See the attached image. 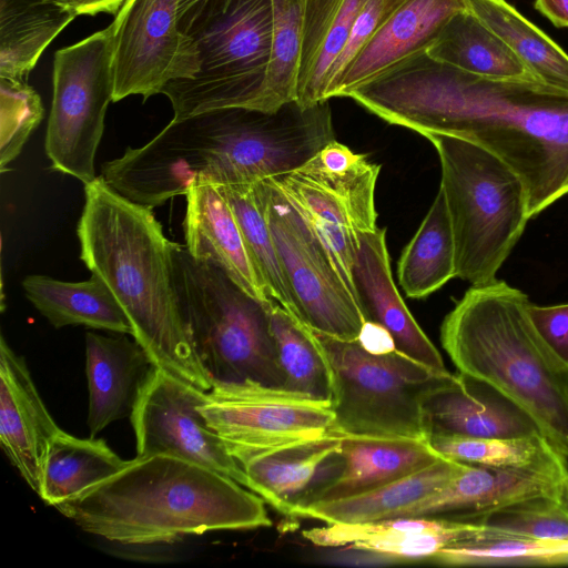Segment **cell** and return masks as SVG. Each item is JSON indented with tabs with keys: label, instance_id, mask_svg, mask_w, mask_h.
<instances>
[{
	"label": "cell",
	"instance_id": "cell-1",
	"mask_svg": "<svg viewBox=\"0 0 568 568\" xmlns=\"http://www.w3.org/2000/svg\"><path fill=\"white\" fill-rule=\"evenodd\" d=\"M348 98L424 138L448 134L490 151L523 180L530 219L568 194V92L535 80L474 75L413 54Z\"/></svg>",
	"mask_w": 568,
	"mask_h": 568
},
{
	"label": "cell",
	"instance_id": "cell-2",
	"mask_svg": "<svg viewBox=\"0 0 568 568\" xmlns=\"http://www.w3.org/2000/svg\"><path fill=\"white\" fill-rule=\"evenodd\" d=\"M77 234L82 262L111 291L153 363L210 390L213 383L196 355L175 286L174 243L152 209L128 200L99 175L84 184Z\"/></svg>",
	"mask_w": 568,
	"mask_h": 568
},
{
	"label": "cell",
	"instance_id": "cell-3",
	"mask_svg": "<svg viewBox=\"0 0 568 568\" xmlns=\"http://www.w3.org/2000/svg\"><path fill=\"white\" fill-rule=\"evenodd\" d=\"M264 499L181 457L136 456L55 506L83 531L131 546L168 545L219 530L270 527Z\"/></svg>",
	"mask_w": 568,
	"mask_h": 568
},
{
	"label": "cell",
	"instance_id": "cell-4",
	"mask_svg": "<svg viewBox=\"0 0 568 568\" xmlns=\"http://www.w3.org/2000/svg\"><path fill=\"white\" fill-rule=\"evenodd\" d=\"M520 290L495 280L470 288L440 326L458 372L504 394L568 457V364L546 343Z\"/></svg>",
	"mask_w": 568,
	"mask_h": 568
},
{
	"label": "cell",
	"instance_id": "cell-5",
	"mask_svg": "<svg viewBox=\"0 0 568 568\" xmlns=\"http://www.w3.org/2000/svg\"><path fill=\"white\" fill-rule=\"evenodd\" d=\"M425 138L440 161L456 277L471 286L490 283L530 219L527 189L506 162L475 142L438 133Z\"/></svg>",
	"mask_w": 568,
	"mask_h": 568
},
{
	"label": "cell",
	"instance_id": "cell-6",
	"mask_svg": "<svg viewBox=\"0 0 568 568\" xmlns=\"http://www.w3.org/2000/svg\"><path fill=\"white\" fill-rule=\"evenodd\" d=\"M175 286L192 342L212 383H256L282 389L271 329L273 302L240 287L216 264L173 246Z\"/></svg>",
	"mask_w": 568,
	"mask_h": 568
},
{
	"label": "cell",
	"instance_id": "cell-7",
	"mask_svg": "<svg viewBox=\"0 0 568 568\" xmlns=\"http://www.w3.org/2000/svg\"><path fill=\"white\" fill-rule=\"evenodd\" d=\"M272 23L271 0H206L183 14L180 28L196 47L199 69L161 91L173 119L225 108L261 110Z\"/></svg>",
	"mask_w": 568,
	"mask_h": 568
},
{
	"label": "cell",
	"instance_id": "cell-8",
	"mask_svg": "<svg viewBox=\"0 0 568 568\" xmlns=\"http://www.w3.org/2000/svg\"><path fill=\"white\" fill-rule=\"evenodd\" d=\"M314 334L333 375L331 434L427 439L423 400L449 372L433 371L397 349L373 354L358 339Z\"/></svg>",
	"mask_w": 568,
	"mask_h": 568
},
{
	"label": "cell",
	"instance_id": "cell-9",
	"mask_svg": "<svg viewBox=\"0 0 568 568\" xmlns=\"http://www.w3.org/2000/svg\"><path fill=\"white\" fill-rule=\"evenodd\" d=\"M379 171L366 154L333 140L303 165L266 179L320 239L356 303L353 267L361 237L378 227Z\"/></svg>",
	"mask_w": 568,
	"mask_h": 568
},
{
	"label": "cell",
	"instance_id": "cell-10",
	"mask_svg": "<svg viewBox=\"0 0 568 568\" xmlns=\"http://www.w3.org/2000/svg\"><path fill=\"white\" fill-rule=\"evenodd\" d=\"M113 102L111 30L105 28L58 50L45 134L51 168L83 184L95 178L94 158Z\"/></svg>",
	"mask_w": 568,
	"mask_h": 568
},
{
	"label": "cell",
	"instance_id": "cell-11",
	"mask_svg": "<svg viewBox=\"0 0 568 568\" xmlns=\"http://www.w3.org/2000/svg\"><path fill=\"white\" fill-rule=\"evenodd\" d=\"M266 219L301 322L312 331L357 339L365 318L316 234L298 212L263 180Z\"/></svg>",
	"mask_w": 568,
	"mask_h": 568
},
{
	"label": "cell",
	"instance_id": "cell-12",
	"mask_svg": "<svg viewBox=\"0 0 568 568\" xmlns=\"http://www.w3.org/2000/svg\"><path fill=\"white\" fill-rule=\"evenodd\" d=\"M199 412L240 462L251 453L329 433L332 406L256 383H214Z\"/></svg>",
	"mask_w": 568,
	"mask_h": 568
},
{
	"label": "cell",
	"instance_id": "cell-13",
	"mask_svg": "<svg viewBox=\"0 0 568 568\" xmlns=\"http://www.w3.org/2000/svg\"><path fill=\"white\" fill-rule=\"evenodd\" d=\"M180 0H124L111 30L113 102L148 100L199 69L192 39L180 28Z\"/></svg>",
	"mask_w": 568,
	"mask_h": 568
},
{
	"label": "cell",
	"instance_id": "cell-14",
	"mask_svg": "<svg viewBox=\"0 0 568 568\" xmlns=\"http://www.w3.org/2000/svg\"><path fill=\"white\" fill-rule=\"evenodd\" d=\"M205 393L155 365L130 416L136 456L181 457L226 475L247 488L241 464L199 412Z\"/></svg>",
	"mask_w": 568,
	"mask_h": 568
},
{
	"label": "cell",
	"instance_id": "cell-15",
	"mask_svg": "<svg viewBox=\"0 0 568 568\" xmlns=\"http://www.w3.org/2000/svg\"><path fill=\"white\" fill-rule=\"evenodd\" d=\"M61 430L49 414L24 359L0 341V443L38 495L52 439Z\"/></svg>",
	"mask_w": 568,
	"mask_h": 568
},
{
	"label": "cell",
	"instance_id": "cell-16",
	"mask_svg": "<svg viewBox=\"0 0 568 568\" xmlns=\"http://www.w3.org/2000/svg\"><path fill=\"white\" fill-rule=\"evenodd\" d=\"M426 437H516L539 432L535 422L491 385L448 373L423 400Z\"/></svg>",
	"mask_w": 568,
	"mask_h": 568
},
{
	"label": "cell",
	"instance_id": "cell-17",
	"mask_svg": "<svg viewBox=\"0 0 568 568\" xmlns=\"http://www.w3.org/2000/svg\"><path fill=\"white\" fill-rule=\"evenodd\" d=\"M481 523L396 517L364 524H327L303 531L321 547H351L393 559H432L443 549L487 534Z\"/></svg>",
	"mask_w": 568,
	"mask_h": 568
},
{
	"label": "cell",
	"instance_id": "cell-18",
	"mask_svg": "<svg viewBox=\"0 0 568 568\" xmlns=\"http://www.w3.org/2000/svg\"><path fill=\"white\" fill-rule=\"evenodd\" d=\"M353 283L365 322L385 328L398 352L433 371L448 372L438 349L419 327L396 288L385 229L377 227L361 237Z\"/></svg>",
	"mask_w": 568,
	"mask_h": 568
},
{
	"label": "cell",
	"instance_id": "cell-19",
	"mask_svg": "<svg viewBox=\"0 0 568 568\" xmlns=\"http://www.w3.org/2000/svg\"><path fill=\"white\" fill-rule=\"evenodd\" d=\"M339 442V436L328 433L248 454L239 462L247 488L278 513L293 517L332 475Z\"/></svg>",
	"mask_w": 568,
	"mask_h": 568
},
{
	"label": "cell",
	"instance_id": "cell-20",
	"mask_svg": "<svg viewBox=\"0 0 568 568\" xmlns=\"http://www.w3.org/2000/svg\"><path fill=\"white\" fill-rule=\"evenodd\" d=\"M154 366L146 351L125 334L85 333L90 438H95L111 423L131 416Z\"/></svg>",
	"mask_w": 568,
	"mask_h": 568
},
{
	"label": "cell",
	"instance_id": "cell-21",
	"mask_svg": "<svg viewBox=\"0 0 568 568\" xmlns=\"http://www.w3.org/2000/svg\"><path fill=\"white\" fill-rule=\"evenodd\" d=\"M339 440L337 468L308 504L374 490L442 457L427 439L345 435Z\"/></svg>",
	"mask_w": 568,
	"mask_h": 568
},
{
	"label": "cell",
	"instance_id": "cell-22",
	"mask_svg": "<svg viewBox=\"0 0 568 568\" xmlns=\"http://www.w3.org/2000/svg\"><path fill=\"white\" fill-rule=\"evenodd\" d=\"M561 478L464 464L440 490L413 505L400 517H435L476 523L509 504L541 495L557 496Z\"/></svg>",
	"mask_w": 568,
	"mask_h": 568
},
{
	"label": "cell",
	"instance_id": "cell-23",
	"mask_svg": "<svg viewBox=\"0 0 568 568\" xmlns=\"http://www.w3.org/2000/svg\"><path fill=\"white\" fill-rule=\"evenodd\" d=\"M464 0H405L327 93V100L347 94L402 60L426 51L447 20L465 9Z\"/></svg>",
	"mask_w": 568,
	"mask_h": 568
},
{
	"label": "cell",
	"instance_id": "cell-24",
	"mask_svg": "<svg viewBox=\"0 0 568 568\" xmlns=\"http://www.w3.org/2000/svg\"><path fill=\"white\" fill-rule=\"evenodd\" d=\"M185 196L183 230L190 254L220 266L253 297L273 302L267 296L235 215L216 185L194 183Z\"/></svg>",
	"mask_w": 568,
	"mask_h": 568
},
{
	"label": "cell",
	"instance_id": "cell-25",
	"mask_svg": "<svg viewBox=\"0 0 568 568\" xmlns=\"http://www.w3.org/2000/svg\"><path fill=\"white\" fill-rule=\"evenodd\" d=\"M462 466L463 463L442 456L430 465L374 490L308 504L296 509L293 517L326 524H364L400 517L413 505L444 488Z\"/></svg>",
	"mask_w": 568,
	"mask_h": 568
},
{
	"label": "cell",
	"instance_id": "cell-26",
	"mask_svg": "<svg viewBox=\"0 0 568 568\" xmlns=\"http://www.w3.org/2000/svg\"><path fill=\"white\" fill-rule=\"evenodd\" d=\"M366 0H305L296 101H325L329 75Z\"/></svg>",
	"mask_w": 568,
	"mask_h": 568
},
{
	"label": "cell",
	"instance_id": "cell-27",
	"mask_svg": "<svg viewBox=\"0 0 568 568\" xmlns=\"http://www.w3.org/2000/svg\"><path fill=\"white\" fill-rule=\"evenodd\" d=\"M27 298L55 328L83 325L132 335L124 312L108 286L95 275L83 282H64L47 275L22 281Z\"/></svg>",
	"mask_w": 568,
	"mask_h": 568
},
{
	"label": "cell",
	"instance_id": "cell-28",
	"mask_svg": "<svg viewBox=\"0 0 568 568\" xmlns=\"http://www.w3.org/2000/svg\"><path fill=\"white\" fill-rule=\"evenodd\" d=\"M426 52L474 75L538 81L506 42L467 8L447 20Z\"/></svg>",
	"mask_w": 568,
	"mask_h": 568
},
{
	"label": "cell",
	"instance_id": "cell-29",
	"mask_svg": "<svg viewBox=\"0 0 568 568\" xmlns=\"http://www.w3.org/2000/svg\"><path fill=\"white\" fill-rule=\"evenodd\" d=\"M439 455L494 469L532 471L562 478L567 456L540 432L516 437H464L433 435L427 438Z\"/></svg>",
	"mask_w": 568,
	"mask_h": 568
},
{
	"label": "cell",
	"instance_id": "cell-30",
	"mask_svg": "<svg viewBox=\"0 0 568 568\" xmlns=\"http://www.w3.org/2000/svg\"><path fill=\"white\" fill-rule=\"evenodd\" d=\"M74 18L41 0H0V78L27 81L45 48Z\"/></svg>",
	"mask_w": 568,
	"mask_h": 568
},
{
	"label": "cell",
	"instance_id": "cell-31",
	"mask_svg": "<svg viewBox=\"0 0 568 568\" xmlns=\"http://www.w3.org/2000/svg\"><path fill=\"white\" fill-rule=\"evenodd\" d=\"M397 277L405 294L412 298L427 297L456 277L454 234L440 187L418 230L402 252Z\"/></svg>",
	"mask_w": 568,
	"mask_h": 568
},
{
	"label": "cell",
	"instance_id": "cell-32",
	"mask_svg": "<svg viewBox=\"0 0 568 568\" xmlns=\"http://www.w3.org/2000/svg\"><path fill=\"white\" fill-rule=\"evenodd\" d=\"M541 83L568 92V53L506 0H464Z\"/></svg>",
	"mask_w": 568,
	"mask_h": 568
},
{
	"label": "cell",
	"instance_id": "cell-33",
	"mask_svg": "<svg viewBox=\"0 0 568 568\" xmlns=\"http://www.w3.org/2000/svg\"><path fill=\"white\" fill-rule=\"evenodd\" d=\"M271 329L285 377L282 389L332 406V369L314 332L275 302L271 307Z\"/></svg>",
	"mask_w": 568,
	"mask_h": 568
},
{
	"label": "cell",
	"instance_id": "cell-34",
	"mask_svg": "<svg viewBox=\"0 0 568 568\" xmlns=\"http://www.w3.org/2000/svg\"><path fill=\"white\" fill-rule=\"evenodd\" d=\"M126 460L101 438H78L60 430L45 458L39 497L55 507L116 473Z\"/></svg>",
	"mask_w": 568,
	"mask_h": 568
},
{
	"label": "cell",
	"instance_id": "cell-35",
	"mask_svg": "<svg viewBox=\"0 0 568 568\" xmlns=\"http://www.w3.org/2000/svg\"><path fill=\"white\" fill-rule=\"evenodd\" d=\"M215 185L235 215L267 296L298 318L267 223L262 181Z\"/></svg>",
	"mask_w": 568,
	"mask_h": 568
},
{
	"label": "cell",
	"instance_id": "cell-36",
	"mask_svg": "<svg viewBox=\"0 0 568 568\" xmlns=\"http://www.w3.org/2000/svg\"><path fill=\"white\" fill-rule=\"evenodd\" d=\"M489 527L485 537L447 547L430 561L449 566L568 565V544L541 541Z\"/></svg>",
	"mask_w": 568,
	"mask_h": 568
},
{
	"label": "cell",
	"instance_id": "cell-37",
	"mask_svg": "<svg viewBox=\"0 0 568 568\" xmlns=\"http://www.w3.org/2000/svg\"><path fill=\"white\" fill-rule=\"evenodd\" d=\"M272 1V40L262 111L273 112L296 100L305 0Z\"/></svg>",
	"mask_w": 568,
	"mask_h": 568
},
{
	"label": "cell",
	"instance_id": "cell-38",
	"mask_svg": "<svg viewBox=\"0 0 568 568\" xmlns=\"http://www.w3.org/2000/svg\"><path fill=\"white\" fill-rule=\"evenodd\" d=\"M476 523L541 541L568 544V510L554 495L509 504Z\"/></svg>",
	"mask_w": 568,
	"mask_h": 568
},
{
	"label": "cell",
	"instance_id": "cell-39",
	"mask_svg": "<svg viewBox=\"0 0 568 568\" xmlns=\"http://www.w3.org/2000/svg\"><path fill=\"white\" fill-rule=\"evenodd\" d=\"M44 115L38 92L27 81L0 78V168L1 172L21 152Z\"/></svg>",
	"mask_w": 568,
	"mask_h": 568
},
{
	"label": "cell",
	"instance_id": "cell-40",
	"mask_svg": "<svg viewBox=\"0 0 568 568\" xmlns=\"http://www.w3.org/2000/svg\"><path fill=\"white\" fill-rule=\"evenodd\" d=\"M405 0H366L358 12L347 41L334 63L325 98L343 72L369 42L379 27Z\"/></svg>",
	"mask_w": 568,
	"mask_h": 568
},
{
	"label": "cell",
	"instance_id": "cell-41",
	"mask_svg": "<svg viewBox=\"0 0 568 568\" xmlns=\"http://www.w3.org/2000/svg\"><path fill=\"white\" fill-rule=\"evenodd\" d=\"M528 312L538 333L568 364V303L551 306L529 303Z\"/></svg>",
	"mask_w": 568,
	"mask_h": 568
},
{
	"label": "cell",
	"instance_id": "cell-42",
	"mask_svg": "<svg viewBox=\"0 0 568 568\" xmlns=\"http://www.w3.org/2000/svg\"><path fill=\"white\" fill-rule=\"evenodd\" d=\"M63 10L79 14L95 16L98 13L116 14L124 0H41Z\"/></svg>",
	"mask_w": 568,
	"mask_h": 568
},
{
	"label": "cell",
	"instance_id": "cell-43",
	"mask_svg": "<svg viewBox=\"0 0 568 568\" xmlns=\"http://www.w3.org/2000/svg\"><path fill=\"white\" fill-rule=\"evenodd\" d=\"M357 339L366 351L373 354H386L396 349L390 334L372 322H365Z\"/></svg>",
	"mask_w": 568,
	"mask_h": 568
},
{
	"label": "cell",
	"instance_id": "cell-44",
	"mask_svg": "<svg viewBox=\"0 0 568 568\" xmlns=\"http://www.w3.org/2000/svg\"><path fill=\"white\" fill-rule=\"evenodd\" d=\"M534 6L554 26L568 28V0H535Z\"/></svg>",
	"mask_w": 568,
	"mask_h": 568
},
{
	"label": "cell",
	"instance_id": "cell-45",
	"mask_svg": "<svg viewBox=\"0 0 568 568\" xmlns=\"http://www.w3.org/2000/svg\"><path fill=\"white\" fill-rule=\"evenodd\" d=\"M557 499L568 510V474L558 484Z\"/></svg>",
	"mask_w": 568,
	"mask_h": 568
},
{
	"label": "cell",
	"instance_id": "cell-46",
	"mask_svg": "<svg viewBox=\"0 0 568 568\" xmlns=\"http://www.w3.org/2000/svg\"><path fill=\"white\" fill-rule=\"evenodd\" d=\"M206 0H180L179 14L180 18L194 7L205 2Z\"/></svg>",
	"mask_w": 568,
	"mask_h": 568
}]
</instances>
